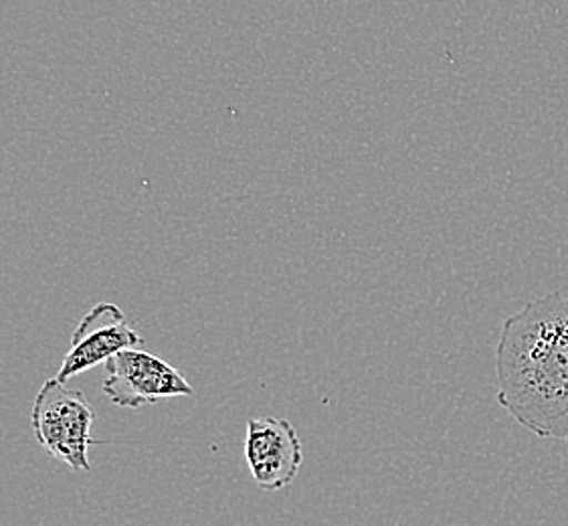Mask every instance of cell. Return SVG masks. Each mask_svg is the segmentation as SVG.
<instances>
[{
    "instance_id": "cell-1",
    "label": "cell",
    "mask_w": 568,
    "mask_h": 526,
    "mask_svg": "<svg viewBox=\"0 0 568 526\" xmlns=\"http://www.w3.org/2000/svg\"><path fill=\"white\" fill-rule=\"evenodd\" d=\"M498 403L542 439L568 444V296L548 292L501 324Z\"/></svg>"
},
{
    "instance_id": "cell-2",
    "label": "cell",
    "mask_w": 568,
    "mask_h": 526,
    "mask_svg": "<svg viewBox=\"0 0 568 526\" xmlns=\"http://www.w3.org/2000/svg\"><path fill=\"white\" fill-rule=\"evenodd\" d=\"M95 412L80 390H71L59 378H49L37 393L31 412V427L39 446L51 458L73 472H90L91 425Z\"/></svg>"
},
{
    "instance_id": "cell-3",
    "label": "cell",
    "mask_w": 568,
    "mask_h": 526,
    "mask_svg": "<svg viewBox=\"0 0 568 526\" xmlns=\"http://www.w3.org/2000/svg\"><path fill=\"white\" fill-rule=\"evenodd\" d=\"M103 393L118 407L138 409L162 399L191 397L194 390L179 368L136 346L105 361Z\"/></svg>"
},
{
    "instance_id": "cell-4",
    "label": "cell",
    "mask_w": 568,
    "mask_h": 526,
    "mask_svg": "<svg viewBox=\"0 0 568 526\" xmlns=\"http://www.w3.org/2000/svg\"><path fill=\"white\" fill-rule=\"evenodd\" d=\"M243 447L251 478L265 493L287 488L304 464L302 439L287 419L251 417Z\"/></svg>"
},
{
    "instance_id": "cell-5",
    "label": "cell",
    "mask_w": 568,
    "mask_h": 526,
    "mask_svg": "<svg viewBox=\"0 0 568 526\" xmlns=\"http://www.w3.org/2000/svg\"><path fill=\"white\" fill-rule=\"evenodd\" d=\"M136 346H142V336L130 326L120 306L100 302L81 318L71 334L69 351L55 378L68 383L95 365H105V361L120 351Z\"/></svg>"
}]
</instances>
